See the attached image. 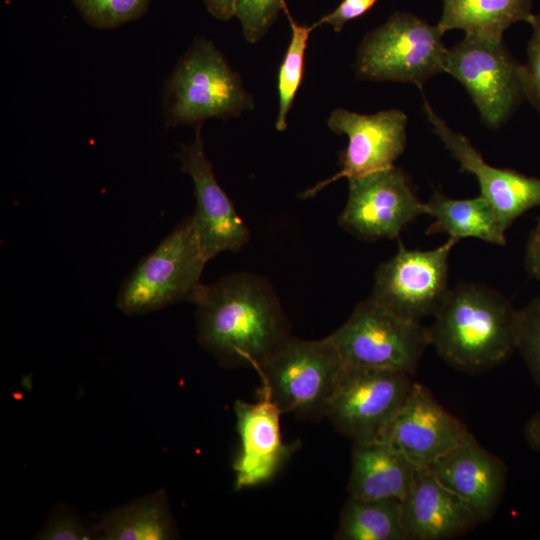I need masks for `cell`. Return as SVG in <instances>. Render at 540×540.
<instances>
[{
	"label": "cell",
	"instance_id": "obj_31",
	"mask_svg": "<svg viewBox=\"0 0 540 540\" xmlns=\"http://www.w3.org/2000/svg\"><path fill=\"white\" fill-rule=\"evenodd\" d=\"M525 267L527 273L540 281V218L531 230L525 250Z\"/></svg>",
	"mask_w": 540,
	"mask_h": 540
},
{
	"label": "cell",
	"instance_id": "obj_33",
	"mask_svg": "<svg viewBox=\"0 0 540 540\" xmlns=\"http://www.w3.org/2000/svg\"><path fill=\"white\" fill-rule=\"evenodd\" d=\"M524 435L529 446L540 453V410L526 422Z\"/></svg>",
	"mask_w": 540,
	"mask_h": 540
},
{
	"label": "cell",
	"instance_id": "obj_6",
	"mask_svg": "<svg viewBox=\"0 0 540 540\" xmlns=\"http://www.w3.org/2000/svg\"><path fill=\"white\" fill-rule=\"evenodd\" d=\"M439 28L407 12L393 13L361 41L354 70L361 80L422 85L444 72L448 49Z\"/></svg>",
	"mask_w": 540,
	"mask_h": 540
},
{
	"label": "cell",
	"instance_id": "obj_16",
	"mask_svg": "<svg viewBox=\"0 0 540 540\" xmlns=\"http://www.w3.org/2000/svg\"><path fill=\"white\" fill-rule=\"evenodd\" d=\"M240 450L233 463L236 490L269 481L296 446L283 442L281 410L268 391L260 387L255 402L237 400L234 405Z\"/></svg>",
	"mask_w": 540,
	"mask_h": 540
},
{
	"label": "cell",
	"instance_id": "obj_14",
	"mask_svg": "<svg viewBox=\"0 0 540 540\" xmlns=\"http://www.w3.org/2000/svg\"><path fill=\"white\" fill-rule=\"evenodd\" d=\"M468 432L423 385L413 382L409 394L383 439L416 467H429L450 451Z\"/></svg>",
	"mask_w": 540,
	"mask_h": 540
},
{
	"label": "cell",
	"instance_id": "obj_1",
	"mask_svg": "<svg viewBox=\"0 0 540 540\" xmlns=\"http://www.w3.org/2000/svg\"><path fill=\"white\" fill-rule=\"evenodd\" d=\"M197 338L222 365L254 369L289 336L286 317L271 285L250 273H234L198 287Z\"/></svg>",
	"mask_w": 540,
	"mask_h": 540
},
{
	"label": "cell",
	"instance_id": "obj_19",
	"mask_svg": "<svg viewBox=\"0 0 540 540\" xmlns=\"http://www.w3.org/2000/svg\"><path fill=\"white\" fill-rule=\"evenodd\" d=\"M417 468L383 438L354 442L348 482L349 496L402 500L413 482Z\"/></svg>",
	"mask_w": 540,
	"mask_h": 540
},
{
	"label": "cell",
	"instance_id": "obj_30",
	"mask_svg": "<svg viewBox=\"0 0 540 540\" xmlns=\"http://www.w3.org/2000/svg\"><path fill=\"white\" fill-rule=\"evenodd\" d=\"M379 0H342L330 13L322 16L313 23L317 28L329 25L335 32H340L349 21L360 18L366 14Z\"/></svg>",
	"mask_w": 540,
	"mask_h": 540
},
{
	"label": "cell",
	"instance_id": "obj_8",
	"mask_svg": "<svg viewBox=\"0 0 540 540\" xmlns=\"http://www.w3.org/2000/svg\"><path fill=\"white\" fill-rule=\"evenodd\" d=\"M412 384L402 371L344 365L325 417L353 443L381 439Z\"/></svg>",
	"mask_w": 540,
	"mask_h": 540
},
{
	"label": "cell",
	"instance_id": "obj_18",
	"mask_svg": "<svg viewBox=\"0 0 540 540\" xmlns=\"http://www.w3.org/2000/svg\"><path fill=\"white\" fill-rule=\"evenodd\" d=\"M401 510L405 540L451 539L480 523L467 503L427 467L417 468Z\"/></svg>",
	"mask_w": 540,
	"mask_h": 540
},
{
	"label": "cell",
	"instance_id": "obj_22",
	"mask_svg": "<svg viewBox=\"0 0 540 540\" xmlns=\"http://www.w3.org/2000/svg\"><path fill=\"white\" fill-rule=\"evenodd\" d=\"M337 540H405L401 500L349 496L340 515Z\"/></svg>",
	"mask_w": 540,
	"mask_h": 540
},
{
	"label": "cell",
	"instance_id": "obj_23",
	"mask_svg": "<svg viewBox=\"0 0 540 540\" xmlns=\"http://www.w3.org/2000/svg\"><path fill=\"white\" fill-rule=\"evenodd\" d=\"M107 540H165L172 526L163 496H150L108 515L94 529Z\"/></svg>",
	"mask_w": 540,
	"mask_h": 540
},
{
	"label": "cell",
	"instance_id": "obj_24",
	"mask_svg": "<svg viewBox=\"0 0 540 540\" xmlns=\"http://www.w3.org/2000/svg\"><path fill=\"white\" fill-rule=\"evenodd\" d=\"M283 12L290 24L291 37L277 74L278 111L275 128L279 132L287 129L288 114L303 80L308 40L315 29L313 24H298L287 5L284 6Z\"/></svg>",
	"mask_w": 540,
	"mask_h": 540
},
{
	"label": "cell",
	"instance_id": "obj_11",
	"mask_svg": "<svg viewBox=\"0 0 540 540\" xmlns=\"http://www.w3.org/2000/svg\"><path fill=\"white\" fill-rule=\"evenodd\" d=\"M428 214L405 173L393 166L348 179V199L339 224L359 239H394L414 219Z\"/></svg>",
	"mask_w": 540,
	"mask_h": 540
},
{
	"label": "cell",
	"instance_id": "obj_4",
	"mask_svg": "<svg viewBox=\"0 0 540 540\" xmlns=\"http://www.w3.org/2000/svg\"><path fill=\"white\" fill-rule=\"evenodd\" d=\"M208 260L193 215L184 218L123 280L116 306L124 314L142 315L191 301Z\"/></svg>",
	"mask_w": 540,
	"mask_h": 540
},
{
	"label": "cell",
	"instance_id": "obj_28",
	"mask_svg": "<svg viewBox=\"0 0 540 540\" xmlns=\"http://www.w3.org/2000/svg\"><path fill=\"white\" fill-rule=\"evenodd\" d=\"M529 24L532 36L527 44V61L520 64V79L524 97L540 114V13Z\"/></svg>",
	"mask_w": 540,
	"mask_h": 540
},
{
	"label": "cell",
	"instance_id": "obj_21",
	"mask_svg": "<svg viewBox=\"0 0 540 540\" xmlns=\"http://www.w3.org/2000/svg\"><path fill=\"white\" fill-rule=\"evenodd\" d=\"M533 16L532 0H443L437 27L442 34L461 29L468 37L503 41L506 29Z\"/></svg>",
	"mask_w": 540,
	"mask_h": 540
},
{
	"label": "cell",
	"instance_id": "obj_15",
	"mask_svg": "<svg viewBox=\"0 0 540 540\" xmlns=\"http://www.w3.org/2000/svg\"><path fill=\"white\" fill-rule=\"evenodd\" d=\"M424 111L433 131L459 162L461 170L475 175L480 195L492 205L506 229L525 212L540 206V178L486 163L469 140L448 127L426 100Z\"/></svg>",
	"mask_w": 540,
	"mask_h": 540
},
{
	"label": "cell",
	"instance_id": "obj_26",
	"mask_svg": "<svg viewBox=\"0 0 540 540\" xmlns=\"http://www.w3.org/2000/svg\"><path fill=\"white\" fill-rule=\"evenodd\" d=\"M516 350L540 388V295L518 310Z\"/></svg>",
	"mask_w": 540,
	"mask_h": 540
},
{
	"label": "cell",
	"instance_id": "obj_29",
	"mask_svg": "<svg viewBox=\"0 0 540 540\" xmlns=\"http://www.w3.org/2000/svg\"><path fill=\"white\" fill-rule=\"evenodd\" d=\"M92 535H94V531L85 528L73 514L57 512L48 521L39 538L49 540H84L90 539Z\"/></svg>",
	"mask_w": 540,
	"mask_h": 540
},
{
	"label": "cell",
	"instance_id": "obj_3",
	"mask_svg": "<svg viewBox=\"0 0 540 540\" xmlns=\"http://www.w3.org/2000/svg\"><path fill=\"white\" fill-rule=\"evenodd\" d=\"M163 108L166 127L196 126L210 118L239 117L253 110L255 101L216 45L198 37L166 82Z\"/></svg>",
	"mask_w": 540,
	"mask_h": 540
},
{
	"label": "cell",
	"instance_id": "obj_17",
	"mask_svg": "<svg viewBox=\"0 0 540 540\" xmlns=\"http://www.w3.org/2000/svg\"><path fill=\"white\" fill-rule=\"evenodd\" d=\"M427 468L467 503L480 523L493 516L504 494L507 468L471 432Z\"/></svg>",
	"mask_w": 540,
	"mask_h": 540
},
{
	"label": "cell",
	"instance_id": "obj_20",
	"mask_svg": "<svg viewBox=\"0 0 540 540\" xmlns=\"http://www.w3.org/2000/svg\"><path fill=\"white\" fill-rule=\"evenodd\" d=\"M428 215L434 221L426 234L446 233L450 238H477L504 246L506 228L492 205L481 195L469 199H453L435 190L426 202Z\"/></svg>",
	"mask_w": 540,
	"mask_h": 540
},
{
	"label": "cell",
	"instance_id": "obj_13",
	"mask_svg": "<svg viewBox=\"0 0 540 540\" xmlns=\"http://www.w3.org/2000/svg\"><path fill=\"white\" fill-rule=\"evenodd\" d=\"M201 132L202 124L196 125L193 141L182 145L177 157L181 170L194 185L193 218L203 254L209 261L221 252L239 251L249 240V230L215 177Z\"/></svg>",
	"mask_w": 540,
	"mask_h": 540
},
{
	"label": "cell",
	"instance_id": "obj_27",
	"mask_svg": "<svg viewBox=\"0 0 540 540\" xmlns=\"http://www.w3.org/2000/svg\"><path fill=\"white\" fill-rule=\"evenodd\" d=\"M285 5V0H238L234 17L240 22L244 39L256 44L264 38Z\"/></svg>",
	"mask_w": 540,
	"mask_h": 540
},
{
	"label": "cell",
	"instance_id": "obj_7",
	"mask_svg": "<svg viewBox=\"0 0 540 540\" xmlns=\"http://www.w3.org/2000/svg\"><path fill=\"white\" fill-rule=\"evenodd\" d=\"M344 365L397 370L413 375L429 342L428 328L402 317L371 296L327 336Z\"/></svg>",
	"mask_w": 540,
	"mask_h": 540
},
{
	"label": "cell",
	"instance_id": "obj_32",
	"mask_svg": "<svg viewBox=\"0 0 540 540\" xmlns=\"http://www.w3.org/2000/svg\"><path fill=\"white\" fill-rule=\"evenodd\" d=\"M238 0H203L207 11L221 21L230 20L235 15Z\"/></svg>",
	"mask_w": 540,
	"mask_h": 540
},
{
	"label": "cell",
	"instance_id": "obj_9",
	"mask_svg": "<svg viewBox=\"0 0 540 540\" xmlns=\"http://www.w3.org/2000/svg\"><path fill=\"white\" fill-rule=\"evenodd\" d=\"M444 72L464 86L482 121L491 128L503 124L525 98L520 63L503 41L465 36L448 49Z\"/></svg>",
	"mask_w": 540,
	"mask_h": 540
},
{
	"label": "cell",
	"instance_id": "obj_25",
	"mask_svg": "<svg viewBox=\"0 0 540 540\" xmlns=\"http://www.w3.org/2000/svg\"><path fill=\"white\" fill-rule=\"evenodd\" d=\"M91 27L114 29L142 17L151 0H70Z\"/></svg>",
	"mask_w": 540,
	"mask_h": 540
},
{
	"label": "cell",
	"instance_id": "obj_10",
	"mask_svg": "<svg viewBox=\"0 0 540 540\" xmlns=\"http://www.w3.org/2000/svg\"><path fill=\"white\" fill-rule=\"evenodd\" d=\"M457 242L449 237L442 245L421 251L399 241L395 255L378 267L371 297L411 320L434 316L450 290L448 259Z\"/></svg>",
	"mask_w": 540,
	"mask_h": 540
},
{
	"label": "cell",
	"instance_id": "obj_2",
	"mask_svg": "<svg viewBox=\"0 0 540 540\" xmlns=\"http://www.w3.org/2000/svg\"><path fill=\"white\" fill-rule=\"evenodd\" d=\"M517 313L494 289L460 283L449 290L433 316L428 328L430 345L457 370L487 371L516 350Z\"/></svg>",
	"mask_w": 540,
	"mask_h": 540
},
{
	"label": "cell",
	"instance_id": "obj_12",
	"mask_svg": "<svg viewBox=\"0 0 540 540\" xmlns=\"http://www.w3.org/2000/svg\"><path fill=\"white\" fill-rule=\"evenodd\" d=\"M407 115L398 109L360 114L344 108L334 109L327 126L348 138L340 154L341 169L332 177L306 189L301 197L315 196L340 178H356L394 166L406 146Z\"/></svg>",
	"mask_w": 540,
	"mask_h": 540
},
{
	"label": "cell",
	"instance_id": "obj_5",
	"mask_svg": "<svg viewBox=\"0 0 540 540\" xmlns=\"http://www.w3.org/2000/svg\"><path fill=\"white\" fill-rule=\"evenodd\" d=\"M344 363L332 342L286 339L255 370L282 413L325 416Z\"/></svg>",
	"mask_w": 540,
	"mask_h": 540
}]
</instances>
